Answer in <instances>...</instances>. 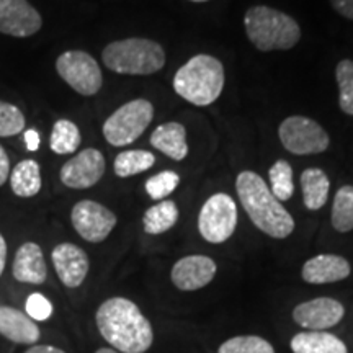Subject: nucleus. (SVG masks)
<instances>
[{
    "instance_id": "1",
    "label": "nucleus",
    "mask_w": 353,
    "mask_h": 353,
    "mask_svg": "<svg viewBox=\"0 0 353 353\" xmlns=\"http://www.w3.org/2000/svg\"><path fill=\"white\" fill-rule=\"evenodd\" d=\"M95 321L101 337L117 352L144 353L154 342L151 322L131 299H107L100 304Z\"/></svg>"
},
{
    "instance_id": "2",
    "label": "nucleus",
    "mask_w": 353,
    "mask_h": 353,
    "mask_svg": "<svg viewBox=\"0 0 353 353\" xmlns=\"http://www.w3.org/2000/svg\"><path fill=\"white\" fill-rule=\"evenodd\" d=\"M236 190L247 216L260 231L273 239H285L294 231L293 216L276 200L259 174L241 172L236 179Z\"/></svg>"
},
{
    "instance_id": "3",
    "label": "nucleus",
    "mask_w": 353,
    "mask_h": 353,
    "mask_svg": "<svg viewBox=\"0 0 353 353\" xmlns=\"http://www.w3.org/2000/svg\"><path fill=\"white\" fill-rule=\"evenodd\" d=\"M224 87V68L219 59L198 54L176 70L174 88L182 99L196 107H208L219 99Z\"/></svg>"
},
{
    "instance_id": "4",
    "label": "nucleus",
    "mask_w": 353,
    "mask_h": 353,
    "mask_svg": "<svg viewBox=\"0 0 353 353\" xmlns=\"http://www.w3.org/2000/svg\"><path fill=\"white\" fill-rule=\"evenodd\" d=\"M247 38L263 52L291 50L301 38L296 20L272 7L257 6L249 8L244 17Z\"/></svg>"
},
{
    "instance_id": "5",
    "label": "nucleus",
    "mask_w": 353,
    "mask_h": 353,
    "mask_svg": "<svg viewBox=\"0 0 353 353\" xmlns=\"http://www.w3.org/2000/svg\"><path fill=\"white\" fill-rule=\"evenodd\" d=\"M110 70L126 76H151L165 64V52L152 39L128 38L110 43L101 52Z\"/></svg>"
},
{
    "instance_id": "6",
    "label": "nucleus",
    "mask_w": 353,
    "mask_h": 353,
    "mask_svg": "<svg viewBox=\"0 0 353 353\" xmlns=\"http://www.w3.org/2000/svg\"><path fill=\"white\" fill-rule=\"evenodd\" d=\"M154 107L149 100L136 99L128 101L110 114L103 123V136L114 148H123L134 143L145 128L151 125Z\"/></svg>"
},
{
    "instance_id": "7",
    "label": "nucleus",
    "mask_w": 353,
    "mask_h": 353,
    "mask_svg": "<svg viewBox=\"0 0 353 353\" xmlns=\"http://www.w3.org/2000/svg\"><path fill=\"white\" fill-rule=\"evenodd\" d=\"M56 70L69 87L83 97L99 94L103 83L99 63L85 51L63 52L56 61Z\"/></svg>"
},
{
    "instance_id": "8",
    "label": "nucleus",
    "mask_w": 353,
    "mask_h": 353,
    "mask_svg": "<svg viewBox=\"0 0 353 353\" xmlns=\"http://www.w3.org/2000/svg\"><path fill=\"white\" fill-rule=\"evenodd\" d=\"M237 226V206L226 193L210 196L198 216V231L211 244H223Z\"/></svg>"
},
{
    "instance_id": "9",
    "label": "nucleus",
    "mask_w": 353,
    "mask_h": 353,
    "mask_svg": "<svg viewBox=\"0 0 353 353\" xmlns=\"http://www.w3.org/2000/svg\"><path fill=\"white\" fill-rule=\"evenodd\" d=\"M281 144L286 151L296 156H309V154H321L329 148V134L319 123L306 117L286 118L278 130Z\"/></svg>"
},
{
    "instance_id": "10",
    "label": "nucleus",
    "mask_w": 353,
    "mask_h": 353,
    "mask_svg": "<svg viewBox=\"0 0 353 353\" xmlns=\"http://www.w3.org/2000/svg\"><path fill=\"white\" fill-rule=\"evenodd\" d=\"M70 221L79 236L87 242H103L117 226V214L107 206L92 200H82L74 205Z\"/></svg>"
},
{
    "instance_id": "11",
    "label": "nucleus",
    "mask_w": 353,
    "mask_h": 353,
    "mask_svg": "<svg viewBox=\"0 0 353 353\" xmlns=\"http://www.w3.org/2000/svg\"><path fill=\"white\" fill-rule=\"evenodd\" d=\"M107 169V162H105L103 154L99 149H83L69 159L65 164L61 167L59 179L65 187L74 190L90 188L100 182V179Z\"/></svg>"
},
{
    "instance_id": "12",
    "label": "nucleus",
    "mask_w": 353,
    "mask_h": 353,
    "mask_svg": "<svg viewBox=\"0 0 353 353\" xmlns=\"http://www.w3.org/2000/svg\"><path fill=\"white\" fill-rule=\"evenodd\" d=\"M43 26L39 12L28 0H0V33L28 38Z\"/></svg>"
},
{
    "instance_id": "13",
    "label": "nucleus",
    "mask_w": 353,
    "mask_h": 353,
    "mask_svg": "<svg viewBox=\"0 0 353 353\" xmlns=\"http://www.w3.org/2000/svg\"><path fill=\"white\" fill-rule=\"evenodd\" d=\"M345 309L337 299L316 298L294 307L293 319L307 330H325L342 321Z\"/></svg>"
},
{
    "instance_id": "14",
    "label": "nucleus",
    "mask_w": 353,
    "mask_h": 353,
    "mask_svg": "<svg viewBox=\"0 0 353 353\" xmlns=\"http://www.w3.org/2000/svg\"><path fill=\"white\" fill-rule=\"evenodd\" d=\"M51 259L57 276L64 286L77 288L83 283L88 268H90V262H88L87 254L81 247L70 244V242H63L52 249Z\"/></svg>"
},
{
    "instance_id": "15",
    "label": "nucleus",
    "mask_w": 353,
    "mask_h": 353,
    "mask_svg": "<svg viewBox=\"0 0 353 353\" xmlns=\"http://www.w3.org/2000/svg\"><path fill=\"white\" fill-rule=\"evenodd\" d=\"M216 270L218 268L213 259L206 255H188L174 265L170 278L179 290L195 291L211 283Z\"/></svg>"
},
{
    "instance_id": "16",
    "label": "nucleus",
    "mask_w": 353,
    "mask_h": 353,
    "mask_svg": "<svg viewBox=\"0 0 353 353\" xmlns=\"http://www.w3.org/2000/svg\"><path fill=\"white\" fill-rule=\"evenodd\" d=\"M350 272L352 268L347 259L334 254H321L303 265L301 276L306 283L325 285L345 280Z\"/></svg>"
},
{
    "instance_id": "17",
    "label": "nucleus",
    "mask_w": 353,
    "mask_h": 353,
    "mask_svg": "<svg viewBox=\"0 0 353 353\" xmlns=\"http://www.w3.org/2000/svg\"><path fill=\"white\" fill-rule=\"evenodd\" d=\"M12 273L13 278L20 283L43 285L48 278V267L41 247L34 242L21 244L15 254Z\"/></svg>"
},
{
    "instance_id": "18",
    "label": "nucleus",
    "mask_w": 353,
    "mask_h": 353,
    "mask_svg": "<svg viewBox=\"0 0 353 353\" xmlns=\"http://www.w3.org/2000/svg\"><path fill=\"white\" fill-rule=\"evenodd\" d=\"M0 335H3L13 343L33 345L39 341L41 330L37 322L30 319L20 309L0 306Z\"/></svg>"
},
{
    "instance_id": "19",
    "label": "nucleus",
    "mask_w": 353,
    "mask_h": 353,
    "mask_svg": "<svg viewBox=\"0 0 353 353\" xmlns=\"http://www.w3.org/2000/svg\"><path fill=\"white\" fill-rule=\"evenodd\" d=\"M151 144L174 161H183L188 154L187 131L183 125L175 121L157 126L151 134Z\"/></svg>"
},
{
    "instance_id": "20",
    "label": "nucleus",
    "mask_w": 353,
    "mask_h": 353,
    "mask_svg": "<svg viewBox=\"0 0 353 353\" xmlns=\"http://www.w3.org/2000/svg\"><path fill=\"white\" fill-rule=\"evenodd\" d=\"M293 353H348L347 345L337 335L325 330H307L291 339Z\"/></svg>"
},
{
    "instance_id": "21",
    "label": "nucleus",
    "mask_w": 353,
    "mask_h": 353,
    "mask_svg": "<svg viewBox=\"0 0 353 353\" xmlns=\"http://www.w3.org/2000/svg\"><path fill=\"white\" fill-rule=\"evenodd\" d=\"M8 180H10L12 192L20 198H32L38 195L43 187L41 169L33 159H25V161L19 162L13 167Z\"/></svg>"
},
{
    "instance_id": "22",
    "label": "nucleus",
    "mask_w": 353,
    "mask_h": 353,
    "mask_svg": "<svg viewBox=\"0 0 353 353\" xmlns=\"http://www.w3.org/2000/svg\"><path fill=\"white\" fill-rule=\"evenodd\" d=\"M303 200L307 210L317 211L327 203L330 182L321 169H306L301 174Z\"/></svg>"
},
{
    "instance_id": "23",
    "label": "nucleus",
    "mask_w": 353,
    "mask_h": 353,
    "mask_svg": "<svg viewBox=\"0 0 353 353\" xmlns=\"http://www.w3.org/2000/svg\"><path fill=\"white\" fill-rule=\"evenodd\" d=\"M176 219H179V208H176V205L174 201L164 200L145 211L143 226L145 232L157 236V234H164L174 228Z\"/></svg>"
},
{
    "instance_id": "24",
    "label": "nucleus",
    "mask_w": 353,
    "mask_h": 353,
    "mask_svg": "<svg viewBox=\"0 0 353 353\" xmlns=\"http://www.w3.org/2000/svg\"><path fill=\"white\" fill-rule=\"evenodd\" d=\"M156 164V157L152 152L143 151V149H132V151H123L114 159V174L120 179L138 175L141 172L149 170Z\"/></svg>"
},
{
    "instance_id": "25",
    "label": "nucleus",
    "mask_w": 353,
    "mask_h": 353,
    "mask_svg": "<svg viewBox=\"0 0 353 353\" xmlns=\"http://www.w3.org/2000/svg\"><path fill=\"white\" fill-rule=\"evenodd\" d=\"M81 131L76 123L69 120H57L52 126L50 148L52 152L64 156V154L76 152L81 145Z\"/></svg>"
},
{
    "instance_id": "26",
    "label": "nucleus",
    "mask_w": 353,
    "mask_h": 353,
    "mask_svg": "<svg viewBox=\"0 0 353 353\" xmlns=\"http://www.w3.org/2000/svg\"><path fill=\"white\" fill-rule=\"evenodd\" d=\"M332 226L339 232L353 229V187L345 185L335 193L332 206Z\"/></svg>"
},
{
    "instance_id": "27",
    "label": "nucleus",
    "mask_w": 353,
    "mask_h": 353,
    "mask_svg": "<svg viewBox=\"0 0 353 353\" xmlns=\"http://www.w3.org/2000/svg\"><path fill=\"white\" fill-rule=\"evenodd\" d=\"M268 176H270V192L275 195L278 201H288L294 193V183H293V169H291L290 162L276 161L275 164L272 165L270 172H268Z\"/></svg>"
},
{
    "instance_id": "28",
    "label": "nucleus",
    "mask_w": 353,
    "mask_h": 353,
    "mask_svg": "<svg viewBox=\"0 0 353 353\" xmlns=\"http://www.w3.org/2000/svg\"><path fill=\"white\" fill-rule=\"evenodd\" d=\"M335 77L339 83V105L343 113L353 117V61L343 59L337 64Z\"/></svg>"
},
{
    "instance_id": "29",
    "label": "nucleus",
    "mask_w": 353,
    "mask_h": 353,
    "mask_svg": "<svg viewBox=\"0 0 353 353\" xmlns=\"http://www.w3.org/2000/svg\"><path fill=\"white\" fill-rule=\"evenodd\" d=\"M218 353H275V350L270 342L257 335H239L224 342Z\"/></svg>"
},
{
    "instance_id": "30",
    "label": "nucleus",
    "mask_w": 353,
    "mask_h": 353,
    "mask_svg": "<svg viewBox=\"0 0 353 353\" xmlns=\"http://www.w3.org/2000/svg\"><path fill=\"white\" fill-rule=\"evenodd\" d=\"M25 130V114L15 105L0 100V138H12Z\"/></svg>"
},
{
    "instance_id": "31",
    "label": "nucleus",
    "mask_w": 353,
    "mask_h": 353,
    "mask_svg": "<svg viewBox=\"0 0 353 353\" xmlns=\"http://www.w3.org/2000/svg\"><path fill=\"white\" fill-rule=\"evenodd\" d=\"M180 176L172 170H164L161 174L151 176L145 182V192L152 200H164L174 190L179 187Z\"/></svg>"
},
{
    "instance_id": "32",
    "label": "nucleus",
    "mask_w": 353,
    "mask_h": 353,
    "mask_svg": "<svg viewBox=\"0 0 353 353\" xmlns=\"http://www.w3.org/2000/svg\"><path fill=\"white\" fill-rule=\"evenodd\" d=\"M25 314L34 322L48 321L52 316V304L41 293H32L25 301Z\"/></svg>"
},
{
    "instance_id": "33",
    "label": "nucleus",
    "mask_w": 353,
    "mask_h": 353,
    "mask_svg": "<svg viewBox=\"0 0 353 353\" xmlns=\"http://www.w3.org/2000/svg\"><path fill=\"white\" fill-rule=\"evenodd\" d=\"M334 10L345 19L353 20V0H330Z\"/></svg>"
},
{
    "instance_id": "34",
    "label": "nucleus",
    "mask_w": 353,
    "mask_h": 353,
    "mask_svg": "<svg viewBox=\"0 0 353 353\" xmlns=\"http://www.w3.org/2000/svg\"><path fill=\"white\" fill-rule=\"evenodd\" d=\"M8 176H10V159L6 149L0 145V187L7 182Z\"/></svg>"
},
{
    "instance_id": "35",
    "label": "nucleus",
    "mask_w": 353,
    "mask_h": 353,
    "mask_svg": "<svg viewBox=\"0 0 353 353\" xmlns=\"http://www.w3.org/2000/svg\"><path fill=\"white\" fill-rule=\"evenodd\" d=\"M23 138H25V144L26 148H28V151L32 152L38 151L39 144H41V136H39V132L37 130H26Z\"/></svg>"
},
{
    "instance_id": "36",
    "label": "nucleus",
    "mask_w": 353,
    "mask_h": 353,
    "mask_svg": "<svg viewBox=\"0 0 353 353\" xmlns=\"http://www.w3.org/2000/svg\"><path fill=\"white\" fill-rule=\"evenodd\" d=\"M25 353H65L64 350L57 347H51V345H33L32 348H28Z\"/></svg>"
},
{
    "instance_id": "37",
    "label": "nucleus",
    "mask_w": 353,
    "mask_h": 353,
    "mask_svg": "<svg viewBox=\"0 0 353 353\" xmlns=\"http://www.w3.org/2000/svg\"><path fill=\"white\" fill-rule=\"evenodd\" d=\"M7 263V242L3 239V236L0 234V276H2L3 270H6Z\"/></svg>"
},
{
    "instance_id": "38",
    "label": "nucleus",
    "mask_w": 353,
    "mask_h": 353,
    "mask_svg": "<svg viewBox=\"0 0 353 353\" xmlns=\"http://www.w3.org/2000/svg\"><path fill=\"white\" fill-rule=\"evenodd\" d=\"M95 353H118L114 348H99Z\"/></svg>"
},
{
    "instance_id": "39",
    "label": "nucleus",
    "mask_w": 353,
    "mask_h": 353,
    "mask_svg": "<svg viewBox=\"0 0 353 353\" xmlns=\"http://www.w3.org/2000/svg\"><path fill=\"white\" fill-rule=\"evenodd\" d=\"M192 2H208V0H192Z\"/></svg>"
}]
</instances>
